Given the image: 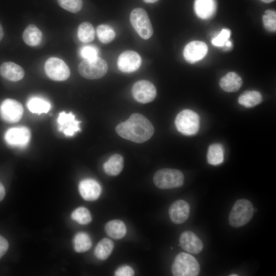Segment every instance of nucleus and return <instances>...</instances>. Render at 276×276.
<instances>
[{
  "instance_id": "nucleus-23",
  "label": "nucleus",
  "mask_w": 276,
  "mask_h": 276,
  "mask_svg": "<svg viewBox=\"0 0 276 276\" xmlns=\"http://www.w3.org/2000/svg\"><path fill=\"white\" fill-rule=\"evenodd\" d=\"M41 31L34 24L28 25L22 33V39L28 45L35 47L39 45L42 41Z\"/></svg>"
},
{
  "instance_id": "nucleus-21",
  "label": "nucleus",
  "mask_w": 276,
  "mask_h": 276,
  "mask_svg": "<svg viewBox=\"0 0 276 276\" xmlns=\"http://www.w3.org/2000/svg\"><path fill=\"white\" fill-rule=\"evenodd\" d=\"M124 158L119 154L111 155L103 164V169L106 174L110 176H116L122 171Z\"/></svg>"
},
{
  "instance_id": "nucleus-2",
  "label": "nucleus",
  "mask_w": 276,
  "mask_h": 276,
  "mask_svg": "<svg viewBox=\"0 0 276 276\" xmlns=\"http://www.w3.org/2000/svg\"><path fill=\"white\" fill-rule=\"evenodd\" d=\"M254 209L248 200H237L233 205L228 216L229 224L234 227H240L247 224L253 217Z\"/></svg>"
},
{
  "instance_id": "nucleus-1",
  "label": "nucleus",
  "mask_w": 276,
  "mask_h": 276,
  "mask_svg": "<svg viewBox=\"0 0 276 276\" xmlns=\"http://www.w3.org/2000/svg\"><path fill=\"white\" fill-rule=\"evenodd\" d=\"M116 131L118 135L126 140L141 143L151 138L154 129L152 123L145 117L135 113L126 121L118 125Z\"/></svg>"
},
{
  "instance_id": "nucleus-7",
  "label": "nucleus",
  "mask_w": 276,
  "mask_h": 276,
  "mask_svg": "<svg viewBox=\"0 0 276 276\" xmlns=\"http://www.w3.org/2000/svg\"><path fill=\"white\" fill-rule=\"evenodd\" d=\"M130 22L139 35L144 39L150 38L153 29L146 11L141 8L132 10L130 15Z\"/></svg>"
},
{
  "instance_id": "nucleus-43",
  "label": "nucleus",
  "mask_w": 276,
  "mask_h": 276,
  "mask_svg": "<svg viewBox=\"0 0 276 276\" xmlns=\"http://www.w3.org/2000/svg\"><path fill=\"white\" fill-rule=\"evenodd\" d=\"M237 275H238V274H232L230 275V276H237Z\"/></svg>"
},
{
  "instance_id": "nucleus-26",
  "label": "nucleus",
  "mask_w": 276,
  "mask_h": 276,
  "mask_svg": "<svg viewBox=\"0 0 276 276\" xmlns=\"http://www.w3.org/2000/svg\"><path fill=\"white\" fill-rule=\"evenodd\" d=\"M224 160V149L219 143H215L210 146L208 153L207 160L212 165H218Z\"/></svg>"
},
{
  "instance_id": "nucleus-32",
  "label": "nucleus",
  "mask_w": 276,
  "mask_h": 276,
  "mask_svg": "<svg viewBox=\"0 0 276 276\" xmlns=\"http://www.w3.org/2000/svg\"><path fill=\"white\" fill-rule=\"evenodd\" d=\"M263 24L266 30L274 32L276 30V13L275 11L267 10L263 15Z\"/></svg>"
},
{
  "instance_id": "nucleus-41",
  "label": "nucleus",
  "mask_w": 276,
  "mask_h": 276,
  "mask_svg": "<svg viewBox=\"0 0 276 276\" xmlns=\"http://www.w3.org/2000/svg\"><path fill=\"white\" fill-rule=\"evenodd\" d=\"M145 3H154L156 2L158 0H143Z\"/></svg>"
},
{
  "instance_id": "nucleus-29",
  "label": "nucleus",
  "mask_w": 276,
  "mask_h": 276,
  "mask_svg": "<svg viewBox=\"0 0 276 276\" xmlns=\"http://www.w3.org/2000/svg\"><path fill=\"white\" fill-rule=\"evenodd\" d=\"M77 36L81 42L84 43L90 42L95 38V29L90 22H83L78 27Z\"/></svg>"
},
{
  "instance_id": "nucleus-6",
  "label": "nucleus",
  "mask_w": 276,
  "mask_h": 276,
  "mask_svg": "<svg viewBox=\"0 0 276 276\" xmlns=\"http://www.w3.org/2000/svg\"><path fill=\"white\" fill-rule=\"evenodd\" d=\"M78 69L82 77L88 79H97L106 74L108 65L105 60L97 57L93 59L84 60L79 63Z\"/></svg>"
},
{
  "instance_id": "nucleus-16",
  "label": "nucleus",
  "mask_w": 276,
  "mask_h": 276,
  "mask_svg": "<svg viewBox=\"0 0 276 276\" xmlns=\"http://www.w3.org/2000/svg\"><path fill=\"white\" fill-rule=\"evenodd\" d=\"M179 243L181 248L190 254H198L203 247L201 240L190 231H186L181 233L179 237Z\"/></svg>"
},
{
  "instance_id": "nucleus-3",
  "label": "nucleus",
  "mask_w": 276,
  "mask_h": 276,
  "mask_svg": "<svg viewBox=\"0 0 276 276\" xmlns=\"http://www.w3.org/2000/svg\"><path fill=\"white\" fill-rule=\"evenodd\" d=\"M200 269V265L196 258L185 252L178 254L172 265V272L174 276H197Z\"/></svg>"
},
{
  "instance_id": "nucleus-25",
  "label": "nucleus",
  "mask_w": 276,
  "mask_h": 276,
  "mask_svg": "<svg viewBox=\"0 0 276 276\" xmlns=\"http://www.w3.org/2000/svg\"><path fill=\"white\" fill-rule=\"evenodd\" d=\"M113 247L114 244L111 240L103 238L96 245L94 250L95 256L100 260H105L110 255Z\"/></svg>"
},
{
  "instance_id": "nucleus-13",
  "label": "nucleus",
  "mask_w": 276,
  "mask_h": 276,
  "mask_svg": "<svg viewBox=\"0 0 276 276\" xmlns=\"http://www.w3.org/2000/svg\"><path fill=\"white\" fill-rule=\"evenodd\" d=\"M57 122L59 131L63 133L66 136H72L76 132L80 131V121L76 120L75 115L71 112H60Z\"/></svg>"
},
{
  "instance_id": "nucleus-36",
  "label": "nucleus",
  "mask_w": 276,
  "mask_h": 276,
  "mask_svg": "<svg viewBox=\"0 0 276 276\" xmlns=\"http://www.w3.org/2000/svg\"><path fill=\"white\" fill-rule=\"evenodd\" d=\"M134 274V270L128 265L120 266L114 272V275L116 276H132Z\"/></svg>"
},
{
  "instance_id": "nucleus-27",
  "label": "nucleus",
  "mask_w": 276,
  "mask_h": 276,
  "mask_svg": "<svg viewBox=\"0 0 276 276\" xmlns=\"http://www.w3.org/2000/svg\"><path fill=\"white\" fill-rule=\"evenodd\" d=\"M74 247L77 252H83L88 250L92 245L89 236L85 232H79L73 239Z\"/></svg>"
},
{
  "instance_id": "nucleus-14",
  "label": "nucleus",
  "mask_w": 276,
  "mask_h": 276,
  "mask_svg": "<svg viewBox=\"0 0 276 276\" xmlns=\"http://www.w3.org/2000/svg\"><path fill=\"white\" fill-rule=\"evenodd\" d=\"M206 44L200 41H193L188 43L183 50V57L189 63H194L205 57L208 52Z\"/></svg>"
},
{
  "instance_id": "nucleus-9",
  "label": "nucleus",
  "mask_w": 276,
  "mask_h": 276,
  "mask_svg": "<svg viewBox=\"0 0 276 276\" xmlns=\"http://www.w3.org/2000/svg\"><path fill=\"white\" fill-rule=\"evenodd\" d=\"M132 95L137 102L144 104L148 103L155 99L156 90L151 82L142 80L134 84L132 87Z\"/></svg>"
},
{
  "instance_id": "nucleus-5",
  "label": "nucleus",
  "mask_w": 276,
  "mask_h": 276,
  "mask_svg": "<svg viewBox=\"0 0 276 276\" xmlns=\"http://www.w3.org/2000/svg\"><path fill=\"white\" fill-rule=\"evenodd\" d=\"M175 124L178 131L182 134L186 135H194L199 128V117L194 111L185 109L178 113Z\"/></svg>"
},
{
  "instance_id": "nucleus-37",
  "label": "nucleus",
  "mask_w": 276,
  "mask_h": 276,
  "mask_svg": "<svg viewBox=\"0 0 276 276\" xmlns=\"http://www.w3.org/2000/svg\"><path fill=\"white\" fill-rule=\"evenodd\" d=\"M9 247L7 240L0 235V259L5 254Z\"/></svg>"
},
{
  "instance_id": "nucleus-35",
  "label": "nucleus",
  "mask_w": 276,
  "mask_h": 276,
  "mask_svg": "<svg viewBox=\"0 0 276 276\" xmlns=\"http://www.w3.org/2000/svg\"><path fill=\"white\" fill-rule=\"evenodd\" d=\"M230 35L231 32L229 30L223 29L217 36L212 39V43L215 46L222 47L226 41L229 39Z\"/></svg>"
},
{
  "instance_id": "nucleus-22",
  "label": "nucleus",
  "mask_w": 276,
  "mask_h": 276,
  "mask_svg": "<svg viewBox=\"0 0 276 276\" xmlns=\"http://www.w3.org/2000/svg\"><path fill=\"white\" fill-rule=\"evenodd\" d=\"M105 231L110 237L114 239H120L126 235L127 228L122 221L114 219L108 221L106 224Z\"/></svg>"
},
{
  "instance_id": "nucleus-10",
  "label": "nucleus",
  "mask_w": 276,
  "mask_h": 276,
  "mask_svg": "<svg viewBox=\"0 0 276 276\" xmlns=\"http://www.w3.org/2000/svg\"><path fill=\"white\" fill-rule=\"evenodd\" d=\"M23 107L17 101L7 99L1 105L0 113L2 118L9 123H15L20 120L23 114Z\"/></svg>"
},
{
  "instance_id": "nucleus-30",
  "label": "nucleus",
  "mask_w": 276,
  "mask_h": 276,
  "mask_svg": "<svg viewBox=\"0 0 276 276\" xmlns=\"http://www.w3.org/2000/svg\"><path fill=\"white\" fill-rule=\"evenodd\" d=\"M96 33L99 40L103 43H109L113 40L116 36L113 29L109 26L105 24L98 26Z\"/></svg>"
},
{
  "instance_id": "nucleus-15",
  "label": "nucleus",
  "mask_w": 276,
  "mask_h": 276,
  "mask_svg": "<svg viewBox=\"0 0 276 276\" xmlns=\"http://www.w3.org/2000/svg\"><path fill=\"white\" fill-rule=\"evenodd\" d=\"M190 205L184 200H177L173 202L169 209V215L171 221L176 224L185 222L190 215Z\"/></svg>"
},
{
  "instance_id": "nucleus-39",
  "label": "nucleus",
  "mask_w": 276,
  "mask_h": 276,
  "mask_svg": "<svg viewBox=\"0 0 276 276\" xmlns=\"http://www.w3.org/2000/svg\"><path fill=\"white\" fill-rule=\"evenodd\" d=\"M232 47V43L231 40L229 39L226 41V42L224 44L222 48H223L225 50H228L230 48Z\"/></svg>"
},
{
  "instance_id": "nucleus-42",
  "label": "nucleus",
  "mask_w": 276,
  "mask_h": 276,
  "mask_svg": "<svg viewBox=\"0 0 276 276\" xmlns=\"http://www.w3.org/2000/svg\"><path fill=\"white\" fill-rule=\"evenodd\" d=\"M263 2L264 3H271L273 1H274V0H262Z\"/></svg>"
},
{
  "instance_id": "nucleus-28",
  "label": "nucleus",
  "mask_w": 276,
  "mask_h": 276,
  "mask_svg": "<svg viewBox=\"0 0 276 276\" xmlns=\"http://www.w3.org/2000/svg\"><path fill=\"white\" fill-rule=\"evenodd\" d=\"M27 105L31 112L37 114L47 113L51 108V104L49 102L39 97L31 98Z\"/></svg>"
},
{
  "instance_id": "nucleus-8",
  "label": "nucleus",
  "mask_w": 276,
  "mask_h": 276,
  "mask_svg": "<svg viewBox=\"0 0 276 276\" xmlns=\"http://www.w3.org/2000/svg\"><path fill=\"white\" fill-rule=\"evenodd\" d=\"M44 67L46 74L53 80L64 81L70 76L68 66L60 58L56 57L49 58L45 61Z\"/></svg>"
},
{
  "instance_id": "nucleus-34",
  "label": "nucleus",
  "mask_w": 276,
  "mask_h": 276,
  "mask_svg": "<svg viewBox=\"0 0 276 276\" xmlns=\"http://www.w3.org/2000/svg\"><path fill=\"white\" fill-rule=\"evenodd\" d=\"M80 56L84 60H90L98 57L99 50L93 45H85L80 48Z\"/></svg>"
},
{
  "instance_id": "nucleus-19",
  "label": "nucleus",
  "mask_w": 276,
  "mask_h": 276,
  "mask_svg": "<svg viewBox=\"0 0 276 276\" xmlns=\"http://www.w3.org/2000/svg\"><path fill=\"white\" fill-rule=\"evenodd\" d=\"M216 4L215 0H195L194 10L200 18L208 19L215 13Z\"/></svg>"
},
{
  "instance_id": "nucleus-17",
  "label": "nucleus",
  "mask_w": 276,
  "mask_h": 276,
  "mask_svg": "<svg viewBox=\"0 0 276 276\" xmlns=\"http://www.w3.org/2000/svg\"><path fill=\"white\" fill-rule=\"evenodd\" d=\"M79 191L84 200L94 201L100 197L102 189L100 185L96 180L86 178L80 182Z\"/></svg>"
},
{
  "instance_id": "nucleus-31",
  "label": "nucleus",
  "mask_w": 276,
  "mask_h": 276,
  "mask_svg": "<svg viewBox=\"0 0 276 276\" xmlns=\"http://www.w3.org/2000/svg\"><path fill=\"white\" fill-rule=\"evenodd\" d=\"M73 220L82 225L87 224L92 220L91 214L88 209L84 207H79L72 213Z\"/></svg>"
},
{
  "instance_id": "nucleus-11",
  "label": "nucleus",
  "mask_w": 276,
  "mask_h": 276,
  "mask_svg": "<svg viewBox=\"0 0 276 276\" xmlns=\"http://www.w3.org/2000/svg\"><path fill=\"white\" fill-rule=\"evenodd\" d=\"M141 63L142 59L140 55L131 50L122 53L117 60L118 68L124 73H131L136 71Z\"/></svg>"
},
{
  "instance_id": "nucleus-38",
  "label": "nucleus",
  "mask_w": 276,
  "mask_h": 276,
  "mask_svg": "<svg viewBox=\"0 0 276 276\" xmlns=\"http://www.w3.org/2000/svg\"><path fill=\"white\" fill-rule=\"evenodd\" d=\"M5 195V190L3 185L0 182V201L3 199Z\"/></svg>"
},
{
  "instance_id": "nucleus-24",
  "label": "nucleus",
  "mask_w": 276,
  "mask_h": 276,
  "mask_svg": "<svg viewBox=\"0 0 276 276\" xmlns=\"http://www.w3.org/2000/svg\"><path fill=\"white\" fill-rule=\"evenodd\" d=\"M262 101L261 94L255 90H247L241 94L239 98V103L247 108L254 107Z\"/></svg>"
},
{
  "instance_id": "nucleus-33",
  "label": "nucleus",
  "mask_w": 276,
  "mask_h": 276,
  "mask_svg": "<svg viewBox=\"0 0 276 276\" xmlns=\"http://www.w3.org/2000/svg\"><path fill=\"white\" fill-rule=\"evenodd\" d=\"M59 6L64 9L72 12L77 13L82 8V0H57Z\"/></svg>"
},
{
  "instance_id": "nucleus-4",
  "label": "nucleus",
  "mask_w": 276,
  "mask_h": 276,
  "mask_svg": "<svg viewBox=\"0 0 276 276\" xmlns=\"http://www.w3.org/2000/svg\"><path fill=\"white\" fill-rule=\"evenodd\" d=\"M182 173L177 169L164 168L158 170L153 176L155 185L161 189L180 187L183 183Z\"/></svg>"
},
{
  "instance_id": "nucleus-20",
  "label": "nucleus",
  "mask_w": 276,
  "mask_h": 276,
  "mask_svg": "<svg viewBox=\"0 0 276 276\" xmlns=\"http://www.w3.org/2000/svg\"><path fill=\"white\" fill-rule=\"evenodd\" d=\"M242 84L241 78L236 73L229 72L220 80L221 88L227 92H235L238 90Z\"/></svg>"
},
{
  "instance_id": "nucleus-12",
  "label": "nucleus",
  "mask_w": 276,
  "mask_h": 276,
  "mask_svg": "<svg viewBox=\"0 0 276 276\" xmlns=\"http://www.w3.org/2000/svg\"><path fill=\"white\" fill-rule=\"evenodd\" d=\"M31 137L29 129L26 127L9 129L5 135L7 143L12 146L24 147L29 143Z\"/></svg>"
},
{
  "instance_id": "nucleus-40",
  "label": "nucleus",
  "mask_w": 276,
  "mask_h": 276,
  "mask_svg": "<svg viewBox=\"0 0 276 276\" xmlns=\"http://www.w3.org/2000/svg\"><path fill=\"white\" fill-rule=\"evenodd\" d=\"M4 36V31L2 26L0 23V41L2 40Z\"/></svg>"
},
{
  "instance_id": "nucleus-18",
  "label": "nucleus",
  "mask_w": 276,
  "mask_h": 276,
  "mask_svg": "<svg viewBox=\"0 0 276 276\" xmlns=\"http://www.w3.org/2000/svg\"><path fill=\"white\" fill-rule=\"evenodd\" d=\"M0 74L4 78L12 81L22 79L25 75L22 67L13 62H6L0 66Z\"/></svg>"
}]
</instances>
